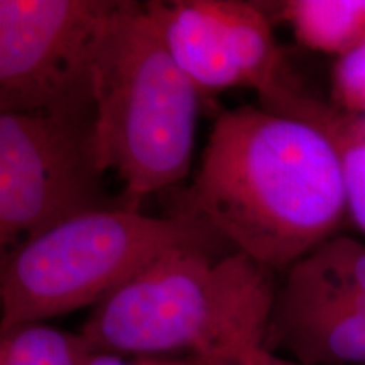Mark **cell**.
<instances>
[{"instance_id":"8992f818","label":"cell","mask_w":365,"mask_h":365,"mask_svg":"<svg viewBox=\"0 0 365 365\" xmlns=\"http://www.w3.org/2000/svg\"><path fill=\"white\" fill-rule=\"evenodd\" d=\"M95 117L0 113L2 254L86 213L134 210L108 193Z\"/></svg>"},{"instance_id":"6da1fadb","label":"cell","mask_w":365,"mask_h":365,"mask_svg":"<svg viewBox=\"0 0 365 365\" xmlns=\"http://www.w3.org/2000/svg\"><path fill=\"white\" fill-rule=\"evenodd\" d=\"M171 215L198 218L235 250L287 272L349 217L340 154L303 118L254 105L225 110Z\"/></svg>"},{"instance_id":"30bf717a","label":"cell","mask_w":365,"mask_h":365,"mask_svg":"<svg viewBox=\"0 0 365 365\" xmlns=\"http://www.w3.org/2000/svg\"><path fill=\"white\" fill-rule=\"evenodd\" d=\"M277 7L298 43L313 51L340 58L365 41V0H291Z\"/></svg>"},{"instance_id":"7a4b0ae2","label":"cell","mask_w":365,"mask_h":365,"mask_svg":"<svg viewBox=\"0 0 365 365\" xmlns=\"http://www.w3.org/2000/svg\"><path fill=\"white\" fill-rule=\"evenodd\" d=\"M276 276L239 250H176L100 301L80 333L93 354L239 364L264 346Z\"/></svg>"},{"instance_id":"4fadbf2b","label":"cell","mask_w":365,"mask_h":365,"mask_svg":"<svg viewBox=\"0 0 365 365\" xmlns=\"http://www.w3.org/2000/svg\"><path fill=\"white\" fill-rule=\"evenodd\" d=\"M331 103L365 117V41L336 59L331 70Z\"/></svg>"},{"instance_id":"9c48e42d","label":"cell","mask_w":365,"mask_h":365,"mask_svg":"<svg viewBox=\"0 0 365 365\" xmlns=\"http://www.w3.org/2000/svg\"><path fill=\"white\" fill-rule=\"evenodd\" d=\"M259 102L266 110L303 118L330 137L340 154L349 217L365 235V117L313 97L294 76Z\"/></svg>"},{"instance_id":"ba28073f","label":"cell","mask_w":365,"mask_h":365,"mask_svg":"<svg viewBox=\"0 0 365 365\" xmlns=\"http://www.w3.org/2000/svg\"><path fill=\"white\" fill-rule=\"evenodd\" d=\"M264 349L303 365H365V296L291 267L277 287Z\"/></svg>"},{"instance_id":"7c38bea8","label":"cell","mask_w":365,"mask_h":365,"mask_svg":"<svg viewBox=\"0 0 365 365\" xmlns=\"http://www.w3.org/2000/svg\"><path fill=\"white\" fill-rule=\"evenodd\" d=\"M293 267L317 281L365 296V242L354 237H331Z\"/></svg>"},{"instance_id":"52a82bcc","label":"cell","mask_w":365,"mask_h":365,"mask_svg":"<svg viewBox=\"0 0 365 365\" xmlns=\"http://www.w3.org/2000/svg\"><path fill=\"white\" fill-rule=\"evenodd\" d=\"M178 66L196 88H250L259 98L291 75L262 7L240 0L150 2Z\"/></svg>"},{"instance_id":"3957f363","label":"cell","mask_w":365,"mask_h":365,"mask_svg":"<svg viewBox=\"0 0 365 365\" xmlns=\"http://www.w3.org/2000/svg\"><path fill=\"white\" fill-rule=\"evenodd\" d=\"M95 95L100 159L124 182L132 208L185 180L200 90L168 49L150 2H125L100 58Z\"/></svg>"},{"instance_id":"2e32d148","label":"cell","mask_w":365,"mask_h":365,"mask_svg":"<svg viewBox=\"0 0 365 365\" xmlns=\"http://www.w3.org/2000/svg\"><path fill=\"white\" fill-rule=\"evenodd\" d=\"M237 365H249L247 362H245V360H240V362L239 364H237Z\"/></svg>"},{"instance_id":"8fae6325","label":"cell","mask_w":365,"mask_h":365,"mask_svg":"<svg viewBox=\"0 0 365 365\" xmlns=\"http://www.w3.org/2000/svg\"><path fill=\"white\" fill-rule=\"evenodd\" d=\"M91 349L81 333L46 323L0 330V365H86Z\"/></svg>"},{"instance_id":"9a60e30c","label":"cell","mask_w":365,"mask_h":365,"mask_svg":"<svg viewBox=\"0 0 365 365\" xmlns=\"http://www.w3.org/2000/svg\"><path fill=\"white\" fill-rule=\"evenodd\" d=\"M242 360H245L249 365H303L296 362V360L281 357L279 354L269 352V350L264 349V346H259V349L249 352Z\"/></svg>"},{"instance_id":"277c9868","label":"cell","mask_w":365,"mask_h":365,"mask_svg":"<svg viewBox=\"0 0 365 365\" xmlns=\"http://www.w3.org/2000/svg\"><path fill=\"white\" fill-rule=\"evenodd\" d=\"M181 249L235 250L208 223L117 208L86 213L2 254L0 330L91 307Z\"/></svg>"},{"instance_id":"5b68a950","label":"cell","mask_w":365,"mask_h":365,"mask_svg":"<svg viewBox=\"0 0 365 365\" xmlns=\"http://www.w3.org/2000/svg\"><path fill=\"white\" fill-rule=\"evenodd\" d=\"M127 0H0V113L97 115V71Z\"/></svg>"},{"instance_id":"5bb4252c","label":"cell","mask_w":365,"mask_h":365,"mask_svg":"<svg viewBox=\"0 0 365 365\" xmlns=\"http://www.w3.org/2000/svg\"><path fill=\"white\" fill-rule=\"evenodd\" d=\"M86 365H237L225 360H213L196 355H135L134 360H125L117 354H91Z\"/></svg>"}]
</instances>
